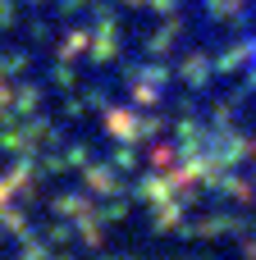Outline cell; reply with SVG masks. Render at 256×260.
Wrapping results in <instances>:
<instances>
[{
  "label": "cell",
  "mask_w": 256,
  "mask_h": 260,
  "mask_svg": "<svg viewBox=\"0 0 256 260\" xmlns=\"http://www.w3.org/2000/svg\"><path fill=\"white\" fill-rule=\"evenodd\" d=\"M243 64H247V78H252V91H256V32L247 37V46H243Z\"/></svg>",
  "instance_id": "1"
}]
</instances>
